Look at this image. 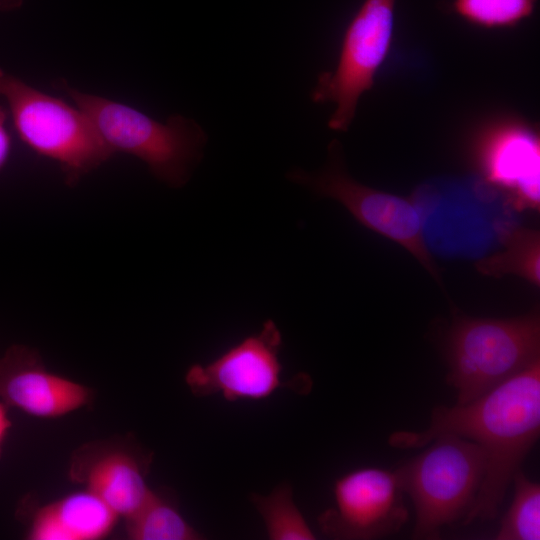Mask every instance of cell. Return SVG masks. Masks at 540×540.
Returning a JSON list of instances; mask_svg holds the SVG:
<instances>
[{"mask_svg": "<svg viewBox=\"0 0 540 540\" xmlns=\"http://www.w3.org/2000/svg\"><path fill=\"white\" fill-rule=\"evenodd\" d=\"M475 159L484 185L517 211L540 208L539 133L514 119L485 127L475 142Z\"/></svg>", "mask_w": 540, "mask_h": 540, "instance_id": "obj_10", "label": "cell"}, {"mask_svg": "<svg viewBox=\"0 0 540 540\" xmlns=\"http://www.w3.org/2000/svg\"><path fill=\"white\" fill-rule=\"evenodd\" d=\"M503 249L475 262L476 270L485 276L500 278L515 275L540 286V231L522 226L500 230Z\"/></svg>", "mask_w": 540, "mask_h": 540, "instance_id": "obj_14", "label": "cell"}, {"mask_svg": "<svg viewBox=\"0 0 540 540\" xmlns=\"http://www.w3.org/2000/svg\"><path fill=\"white\" fill-rule=\"evenodd\" d=\"M281 345L280 330L267 320L257 334L244 338L213 361L189 367L186 384L197 397L220 394L230 402L266 399L280 388L309 392L311 379L306 374L282 380Z\"/></svg>", "mask_w": 540, "mask_h": 540, "instance_id": "obj_8", "label": "cell"}, {"mask_svg": "<svg viewBox=\"0 0 540 540\" xmlns=\"http://www.w3.org/2000/svg\"><path fill=\"white\" fill-rule=\"evenodd\" d=\"M6 111L0 106V170L7 163L11 153V139L6 127Z\"/></svg>", "mask_w": 540, "mask_h": 540, "instance_id": "obj_19", "label": "cell"}, {"mask_svg": "<svg viewBox=\"0 0 540 540\" xmlns=\"http://www.w3.org/2000/svg\"><path fill=\"white\" fill-rule=\"evenodd\" d=\"M250 501L260 514L271 540H314L311 530L296 506L288 483L278 485L268 495L252 493Z\"/></svg>", "mask_w": 540, "mask_h": 540, "instance_id": "obj_16", "label": "cell"}, {"mask_svg": "<svg viewBox=\"0 0 540 540\" xmlns=\"http://www.w3.org/2000/svg\"><path fill=\"white\" fill-rule=\"evenodd\" d=\"M447 383L468 403L540 359V314L513 318L455 316L445 338Z\"/></svg>", "mask_w": 540, "mask_h": 540, "instance_id": "obj_2", "label": "cell"}, {"mask_svg": "<svg viewBox=\"0 0 540 540\" xmlns=\"http://www.w3.org/2000/svg\"><path fill=\"white\" fill-rule=\"evenodd\" d=\"M398 470L361 467L337 478L334 505L318 517L320 531L340 540L376 539L398 532L408 520Z\"/></svg>", "mask_w": 540, "mask_h": 540, "instance_id": "obj_9", "label": "cell"}, {"mask_svg": "<svg viewBox=\"0 0 540 540\" xmlns=\"http://www.w3.org/2000/svg\"><path fill=\"white\" fill-rule=\"evenodd\" d=\"M62 87L114 153L140 159L171 187H181L189 180L207 141L205 131L193 119L172 115L160 122L126 104L83 93L66 83Z\"/></svg>", "mask_w": 540, "mask_h": 540, "instance_id": "obj_3", "label": "cell"}, {"mask_svg": "<svg viewBox=\"0 0 540 540\" xmlns=\"http://www.w3.org/2000/svg\"><path fill=\"white\" fill-rule=\"evenodd\" d=\"M0 97L21 140L36 154L56 162L69 185L114 154L89 117L75 104L48 95L0 68Z\"/></svg>", "mask_w": 540, "mask_h": 540, "instance_id": "obj_4", "label": "cell"}, {"mask_svg": "<svg viewBox=\"0 0 540 540\" xmlns=\"http://www.w3.org/2000/svg\"><path fill=\"white\" fill-rule=\"evenodd\" d=\"M540 433V359L478 398L432 410L427 429L397 431L390 446L421 448L440 435L452 434L478 444L486 455L485 475L464 517L491 520L501 507L513 475Z\"/></svg>", "mask_w": 540, "mask_h": 540, "instance_id": "obj_1", "label": "cell"}, {"mask_svg": "<svg viewBox=\"0 0 540 540\" xmlns=\"http://www.w3.org/2000/svg\"><path fill=\"white\" fill-rule=\"evenodd\" d=\"M397 470L413 503V538L437 539L440 530L471 508L486 470L484 450L469 439L444 434Z\"/></svg>", "mask_w": 540, "mask_h": 540, "instance_id": "obj_5", "label": "cell"}, {"mask_svg": "<svg viewBox=\"0 0 540 540\" xmlns=\"http://www.w3.org/2000/svg\"><path fill=\"white\" fill-rule=\"evenodd\" d=\"M90 390L51 373L34 349L12 345L0 356V400L38 418H56L85 406Z\"/></svg>", "mask_w": 540, "mask_h": 540, "instance_id": "obj_11", "label": "cell"}, {"mask_svg": "<svg viewBox=\"0 0 540 540\" xmlns=\"http://www.w3.org/2000/svg\"><path fill=\"white\" fill-rule=\"evenodd\" d=\"M119 516L85 489L39 508L32 517L30 540H98L114 528Z\"/></svg>", "mask_w": 540, "mask_h": 540, "instance_id": "obj_13", "label": "cell"}, {"mask_svg": "<svg viewBox=\"0 0 540 540\" xmlns=\"http://www.w3.org/2000/svg\"><path fill=\"white\" fill-rule=\"evenodd\" d=\"M514 497L500 522L497 540L540 539V485L520 469L512 478Z\"/></svg>", "mask_w": 540, "mask_h": 540, "instance_id": "obj_17", "label": "cell"}, {"mask_svg": "<svg viewBox=\"0 0 540 540\" xmlns=\"http://www.w3.org/2000/svg\"><path fill=\"white\" fill-rule=\"evenodd\" d=\"M151 456L130 448L90 444L73 456L70 477L98 496L119 517H129L146 501L151 489L146 474Z\"/></svg>", "mask_w": 540, "mask_h": 540, "instance_id": "obj_12", "label": "cell"}, {"mask_svg": "<svg viewBox=\"0 0 540 540\" xmlns=\"http://www.w3.org/2000/svg\"><path fill=\"white\" fill-rule=\"evenodd\" d=\"M535 5L536 0H453L452 10L471 25L504 29L529 18Z\"/></svg>", "mask_w": 540, "mask_h": 540, "instance_id": "obj_18", "label": "cell"}, {"mask_svg": "<svg viewBox=\"0 0 540 540\" xmlns=\"http://www.w3.org/2000/svg\"><path fill=\"white\" fill-rule=\"evenodd\" d=\"M126 534L132 540H198L204 538L182 516L172 496L153 490L143 505L126 518Z\"/></svg>", "mask_w": 540, "mask_h": 540, "instance_id": "obj_15", "label": "cell"}, {"mask_svg": "<svg viewBox=\"0 0 540 540\" xmlns=\"http://www.w3.org/2000/svg\"><path fill=\"white\" fill-rule=\"evenodd\" d=\"M6 407L7 405L0 401V455L3 442L11 427V421L8 418Z\"/></svg>", "mask_w": 540, "mask_h": 540, "instance_id": "obj_20", "label": "cell"}, {"mask_svg": "<svg viewBox=\"0 0 540 540\" xmlns=\"http://www.w3.org/2000/svg\"><path fill=\"white\" fill-rule=\"evenodd\" d=\"M395 5L396 0H364L346 27L334 70L319 75L311 99L335 104L330 129L347 131L361 96L374 85L391 47Z\"/></svg>", "mask_w": 540, "mask_h": 540, "instance_id": "obj_7", "label": "cell"}, {"mask_svg": "<svg viewBox=\"0 0 540 540\" xmlns=\"http://www.w3.org/2000/svg\"><path fill=\"white\" fill-rule=\"evenodd\" d=\"M23 0H0V9H12L19 6Z\"/></svg>", "mask_w": 540, "mask_h": 540, "instance_id": "obj_21", "label": "cell"}, {"mask_svg": "<svg viewBox=\"0 0 540 540\" xmlns=\"http://www.w3.org/2000/svg\"><path fill=\"white\" fill-rule=\"evenodd\" d=\"M288 178L320 196L338 201L364 227L402 246L442 285L427 248L419 208L408 198L366 186L347 172L337 140L328 146L327 164L317 173L295 169Z\"/></svg>", "mask_w": 540, "mask_h": 540, "instance_id": "obj_6", "label": "cell"}]
</instances>
